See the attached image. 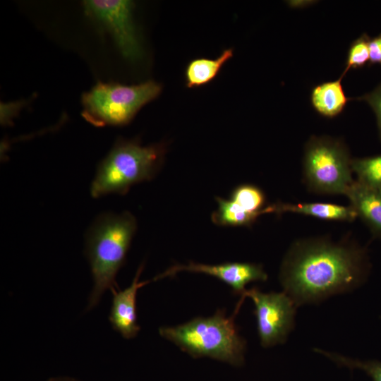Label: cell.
<instances>
[{
	"label": "cell",
	"mask_w": 381,
	"mask_h": 381,
	"mask_svg": "<svg viewBox=\"0 0 381 381\" xmlns=\"http://www.w3.org/2000/svg\"><path fill=\"white\" fill-rule=\"evenodd\" d=\"M365 252L355 245L323 238L296 242L286 253L279 279L296 305L318 303L351 291L364 281Z\"/></svg>",
	"instance_id": "obj_1"
},
{
	"label": "cell",
	"mask_w": 381,
	"mask_h": 381,
	"mask_svg": "<svg viewBox=\"0 0 381 381\" xmlns=\"http://www.w3.org/2000/svg\"><path fill=\"white\" fill-rule=\"evenodd\" d=\"M136 229V219L129 212H102L89 227L85 236V254L93 287L87 310L97 306L107 290H116V277L125 263Z\"/></svg>",
	"instance_id": "obj_2"
},
{
	"label": "cell",
	"mask_w": 381,
	"mask_h": 381,
	"mask_svg": "<svg viewBox=\"0 0 381 381\" xmlns=\"http://www.w3.org/2000/svg\"><path fill=\"white\" fill-rule=\"evenodd\" d=\"M244 298L241 297L231 317H226L225 310H219L211 317H198L178 326L160 327L159 332L194 358L207 356L241 365L246 342L238 332L234 318Z\"/></svg>",
	"instance_id": "obj_3"
},
{
	"label": "cell",
	"mask_w": 381,
	"mask_h": 381,
	"mask_svg": "<svg viewBox=\"0 0 381 381\" xmlns=\"http://www.w3.org/2000/svg\"><path fill=\"white\" fill-rule=\"evenodd\" d=\"M164 144L143 146L138 140L119 139L99 163L90 185L93 198L126 195L139 183L150 181L164 162Z\"/></svg>",
	"instance_id": "obj_4"
},
{
	"label": "cell",
	"mask_w": 381,
	"mask_h": 381,
	"mask_svg": "<svg viewBox=\"0 0 381 381\" xmlns=\"http://www.w3.org/2000/svg\"><path fill=\"white\" fill-rule=\"evenodd\" d=\"M161 91V85L153 80L132 85L99 82L83 95L82 115L95 126H125Z\"/></svg>",
	"instance_id": "obj_5"
},
{
	"label": "cell",
	"mask_w": 381,
	"mask_h": 381,
	"mask_svg": "<svg viewBox=\"0 0 381 381\" xmlns=\"http://www.w3.org/2000/svg\"><path fill=\"white\" fill-rule=\"evenodd\" d=\"M348 150L337 140L314 137L305 149L303 174L309 188L325 194H344L354 181Z\"/></svg>",
	"instance_id": "obj_6"
},
{
	"label": "cell",
	"mask_w": 381,
	"mask_h": 381,
	"mask_svg": "<svg viewBox=\"0 0 381 381\" xmlns=\"http://www.w3.org/2000/svg\"><path fill=\"white\" fill-rule=\"evenodd\" d=\"M243 296L255 304L258 332L263 347L285 342L294 327L297 306L284 291L262 293L256 288L246 290Z\"/></svg>",
	"instance_id": "obj_7"
},
{
	"label": "cell",
	"mask_w": 381,
	"mask_h": 381,
	"mask_svg": "<svg viewBox=\"0 0 381 381\" xmlns=\"http://www.w3.org/2000/svg\"><path fill=\"white\" fill-rule=\"evenodd\" d=\"M83 6L85 13L110 32L124 58L135 61L141 57L142 47L133 20V1L88 0L83 1Z\"/></svg>",
	"instance_id": "obj_8"
},
{
	"label": "cell",
	"mask_w": 381,
	"mask_h": 381,
	"mask_svg": "<svg viewBox=\"0 0 381 381\" xmlns=\"http://www.w3.org/2000/svg\"><path fill=\"white\" fill-rule=\"evenodd\" d=\"M181 271L204 273L213 276L229 285L236 294H243L246 286L252 282H264L267 274L261 265L247 262H226L210 265L190 262L188 265H176L156 276L154 280L175 275Z\"/></svg>",
	"instance_id": "obj_9"
},
{
	"label": "cell",
	"mask_w": 381,
	"mask_h": 381,
	"mask_svg": "<svg viewBox=\"0 0 381 381\" xmlns=\"http://www.w3.org/2000/svg\"><path fill=\"white\" fill-rule=\"evenodd\" d=\"M143 269V264L138 267L129 286L122 291L115 290L112 292L109 320L112 327L125 339L135 337L140 330L137 323L136 295L140 288L149 283L148 281H139Z\"/></svg>",
	"instance_id": "obj_10"
},
{
	"label": "cell",
	"mask_w": 381,
	"mask_h": 381,
	"mask_svg": "<svg viewBox=\"0 0 381 381\" xmlns=\"http://www.w3.org/2000/svg\"><path fill=\"white\" fill-rule=\"evenodd\" d=\"M345 195L358 216L377 235L381 236V187L354 181Z\"/></svg>",
	"instance_id": "obj_11"
},
{
	"label": "cell",
	"mask_w": 381,
	"mask_h": 381,
	"mask_svg": "<svg viewBox=\"0 0 381 381\" xmlns=\"http://www.w3.org/2000/svg\"><path fill=\"white\" fill-rule=\"evenodd\" d=\"M264 213L294 212L322 219L353 221L358 214L353 207L331 203H277L264 209Z\"/></svg>",
	"instance_id": "obj_12"
},
{
	"label": "cell",
	"mask_w": 381,
	"mask_h": 381,
	"mask_svg": "<svg viewBox=\"0 0 381 381\" xmlns=\"http://www.w3.org/2000/svg\"><path fill=\"white\" fill-rule=\"evenodd\" d=\"M341 78L321 83L313 89L312 104L322 116L328 118L337 116L349 101L341 83Z\"/></svg>",
	"instance_id": "obj_13"
},
{
	"label": "cell",
	"mask_w": 381,
	"mask_h": 381,
	"mask_svg": "<svg viewBox=\"0 0 381 381\" xmlns=\"http://www.w3.org/2000/svg\"><path fill=\"white\" fill-rule=\"evenodd\" d=\"M233 54V49L228 48L214 59L197 58L191 60L185 71L186 87H198L211 82Z\"/></svg>",
	"instance_id": "obj_14"
},
{
	"label": "cell",
	"mask_w": 381,
	"mask_h": 381,
	"mask_svg": "<svg viewBox=\"0 0 381 381\" xmlns=\"http://www.w3.org/2000/svg\"><path fill=\"white\" fill-rule=\"evenodd\" d=\"M217 209L212 213V222L223 226H250L261 214L248 212L231 200L216 198Z\"/></svg>",
	"instance_id": "obj_15"
},
{
	"label": "cell",
	"mask_w": 381,
	"mask_h": 381,
	"mask_svg": "<svg viewBox=\"0 0 381 381\" xmlns=\"http://www.w3.org/2000/svg\"><path fill=\"white\" fill-rule=\"evenodd\" d=\"M230 200L248 212L263 214L265 195L256 186L241 184L236 186L231 193Z\"/></svg>",
	"instance_id": "obj_16"
},
{
	"label": "cell",
	"mask_w": 381,
	"mask_h": 381,
	"mask_svg": "<svg viewBox=\"0 0 381 381\" xmlns=\"http://www.w3.org/2000/svg\"><path fill=\"white\" fill-rule=\"evenodd\" d=\"M351 167L357 181L368 186L381 187V155L351 159Z\"/></svg>",
	"instance_id": "obj_17"
},
{
	"label": "cell",
	"mask_w": 381,
	"mask_h": 381,
	"mask_svg": "<svg viewBox=\"0 0 381 381\" xmlns=\"http://www.w3.org/2000/svg\"><path fill=\"white\" fill-rule=\"evenodd\" d=\"M315 351L325 356L339 366L361 370L369 375L373 381H381V361H360L318 349H315Z\"/></svg>",
	"instance_id": "obj_18"
},
{
	"label": "cell",
	"mask_w": 381,
	"mask_h": 381,
	"mask_svg": "<svg viewBox=\"0 0 381 381\" xmlns=\"http://www.w3.org/2000/svg\"><path fill=\"white\" fill-rule=\"evenodd\" d=\"M370 40L368 35L364 33L352 42L348 52L346 67L341 78H343L350 68L362 67L369 61Z\"/></svg>",
	"instance_id": "obj_19"
},
{
	"label": "cell",
	"mask_w": 381,
	"mask_h": 381,
	"mask_svg": "<svg viewBox=\"0 0 381 381\" xmlns=\"http://www.w3.org/2000/svg\"><path fill=\"white\" fill-rule=\"evenodd\" d=\"M358 99L365 101L375 112L381 138V83L371 92L360 97Z\"/></svg>",
	"instance_id": "obj_20"
},
{
	"label": "cell",
	"mask_w": 381,
	"mask_h": 381,
	"mask_svg": "<svg viewBox=\"0 0 381 381\" xmlns=\"http://www.w3.org/2000/svg\"><path fill=\"white\" fill-rule=\"evenodd\" d=\"M369 63L381 66V34L369 41Z\"/></svg>",
	"instance_id": "obj_21"
},
{
	"label": "cell",
	"mask_w": 381,
	"mask_h": 381,
	"mask_svg": "<svg viewBox=\"0 0 381 381\" xmlns=\"http://www.w3.org/2000/svg\"><path fill=\"white\" fill-rule=\"evenodd\" d=\"M49 381H76V380L69 379V378H55V379H52Z\"/></svg>",
	"instance_id": "obj_22"
}]
</instances>
